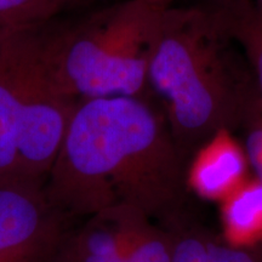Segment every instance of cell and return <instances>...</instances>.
Listing matches in <instances>:
<instances>
[{
  "label": "cell",
  "mask_w": 262,
  "mask_h": 262,
  "mask_svg": "<svg viewBox=\"0 0 262 262\" xmlns=\"http://www.w3.org/2000/svg\"><path fill=\"white\" fill-rule=\"evenodd\" d=\"M83 0H0V35L45 26Z\"/></svg>",
  "instance_id": "11"
},
{
  "label": "cell",
  "mask_w": 262,
  "mask_h": 262,
  "mask_svg": "<svg viewBox=\"0 0 262 262\" xmlns=\"http://www.w3.org/2000/svg\"><path fill=\"white\" fill-rule=\"evenodd\" d=\"M241 125L244 127V148L255 178L262 182V107L255 96L245 107Z\"/></svg>",
  "instance_id": "13"
},
{
  "label": "cell",
  "mask_w": 262,
  "mask_h": 262,
  "mask_svg": "<svg viewBox=\"0 0 262 262\" xmlns=\"http://www.w3.org/2000/svg\"><path fill=\"white\" fill-rule=\"evenodd\" d=\"M209 262H260L251 250L233 248L222 239L211 235L209 243Z\"/></svg>",
  "instance_id": "14"
},
{
  "label": "cell",
  "mask_w": 262,
  "mask_h": 262,
  "mask_svg": "<svg viewBox=\"0 0 262 262\" xmlns=\"http://www.w3.org/2000/svg\"><path fill=\"white\" fill-rule=\"evenodd\" d=\"M78 103L49 73L40 27L0 35V186L44 188Z\"/></svg>",
  "instance_id": "4"
},
{
  "label": "cell",
  "mask_w": 262,
  "mask_h": 262,
  "mask_svg": "<svg viewBox=\"0 0 262 262\" xmlns=\"http://www.w3.org/2000/svg\"><path fill=\"white\" fill-rule=\"evenodd\" d=\"M249 159L233 130L220 129L193 153L186 169L189 191L221 203L249 179Z\"/></svg>",
  "instance_id": "6"
},
{
  "label": "cell",
  "mask_w": 262,
  "mask_h": 262,
  "mask_svg": "<svg viewBox=\"0 0 262 262\" xmlns=\"http://www.w3.org/2000/svg\"><path fill=\"white\" fill-rule=\"evenodd\" d=\"M147 2H150V3H153V4H157V5L168 6V3L170 2V0H147Z\"/></svg>",
  "instance_id": "16"
},
{
  "label": "cell",
  "mask_w": 262,
  "mask_h": 262,
  "mask_svg": "<svg viewBox=\"0 0 262 262\" xmlns=\"http://www.w3.org/2000/svg\"><path fill=\"white\" fill-rule=\"evenodd\" d=\"M122 232L126 262H171L173 235L170 229L134 209H114Z\"/></svg>",
  "instance_id": "9"
},
{
  "label": "cell",
  "mask_w": 262,
  "mask_h": 262,
  "mask_svg": "<svg viewBox=\"0 0 262 262\" xmlns=\"http://www.w3.org/2000/svg\"><path fill=\"white\" fill-rule=\"evenodd\" d=\"M187 164L148 100L91 98L75 108L42 191L74 225L127 208L171 228L189 216Z\"/></svg>",
  "instance_id": "1"
},
{
  "label": "cell",
  "mask_w": 262,
  "mask_h": 262,
  "mask_svg": "<svg viewBox=\"0 0 262 262\" xmlns=\"http://www.w3.org/2000/svg\"><path fill=\"white\" fill-rule=\"evenodd\" d=\"M222 12L169 9L149 64V90L186 158L220 129L241 125L253 100L233 70Z\"/></svg>",
  "instance_id": "2"
},
{
  "label": "cell",
  "mask_w": 262,
  "mask_h": 262,
  "mask_svg": "<svg viewBox=\"0 0 262 262\" xmlns=\"http://www.w3.org/2000/svg\"><path fill=\"white\" fill-rule=\"evenodd\" d=\"M74 225L58 262H126L119 224L106 211Z\"/></svg>",
  "instance_id": "7"
},
{
  "label": "cell",
  "mask_w": 262,
  "mask_h": 262,
  "mask_svg": "<svg viewBox=\"0 0 262 262\" xmlns=\"http://www.w3.org/2000/svg\"><path fill=\"white\" fill-rule=\"evenodd\" d=\"M73 226L41 188L0 186V262H58Z\"/></svg>",
  "instance_id": "5"
},
{
  "label": "cell",
  "mask_w": 262,
  "mask_h": 262,
  "mask_svg": "<svg viewBox=\"0 0 262 262\" xmlns=\"http://www.w3.org/2000/svg\"><path fill=\"white\" fill-rule=\"evenodd\" d=\"M173 235L171 262H209L211 233L192 220L191 216L168 228Z\"/></svg>",
  "instance_id": "12"
},
{
  "label": "cell",
  "mask_w": 262,
  "mask_h": 262,
  "mask_svg": "<svg viewBox=\"0 0 262 262\" xmlns=\"http://www.w3.org/2000/svg\"><path fill=\"white\" fill-rule=\"evenodd\" d=\"M232 39L245 52L255 74L257 101L262 107V16L255 9L231 8L221 11Z\"/></svg>",
  "instance_id": "10"
},
{
  "label": "cell",
  "mask_w": 262,
  "mask_h": 262,
  "mask_svg": "<svg viewBox=\"0 0 262 262\" xmlns=\"http://www.w3.org/2000/svg\"><path fill=\"white\" fill-rule=\"evenodd\" d=\"M255 10L258 12V15L262 16V0H257V8Z\"/></svg>",
  "instance_id": "17"
},
{
  "label": "cell",
  "mask_w": 262,
  "mask_h": 262,
  "mask_svg": "<svg viewBox=\"0 0 262 262\" xmlns=\"http://www.w3.org/2000/svg\"><path fill=\"white\" fill-rule=\"evenodd\" d=\"M222 241L239 249H254L262 243V182L249 178L222 201Z\"/></svg>",
  "instance_id": "8"
},
{
  "label": "cell",
  "mask_w": 262,
  "mask_h": 262,
  "mask_svg": "<svg viewBox=\"0 0 262 262\" xmlns=\"http://www.w3.org/2000/svg\"><path fill=\"white\" fill-rule=\"evenodd\" d=\"M250 250L253 251L255 256L257 257V260L260 261V262H262V243L258 244L257 247H255L254 249H250Z\"/></svg>",
  "instance_id": "15"
},
{
  "label": "cell",
  "mask_w": 262,
  "mask_h": 262,
  "mask_svg": "<svg viewBox=\"0 0 262 262\" xmlns=\"http://www.w3.org/2000/svg\"><path fill=\"white\" fill-rule=\"evenodd\" d=\"M168 14V6L127 0L51 31L42 26V58L52 80L78 102L148 100L150 60Z\"/></svg>",
  "instance_id": "3"
}]
</instances>
